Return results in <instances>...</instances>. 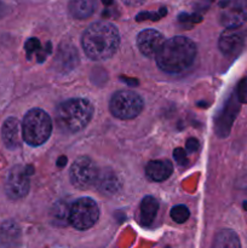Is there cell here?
<instances>
[{"mask_svg": "<svg viewBox=\"0 0 247 248\" xmlns=\"http://www.w3.org/2000/svg\"><path fill=\"white\" fill-rule=\"evenodd\" d=\"M120 44V34L114 24L96 22L84 31L81 45L87 57L92 61H104L116 52Z\"/></svg>", "mask_w": 247, "mask_h": 248, "instance_id": "obj_1", "label": "cell"}, {"mask_svg": "<svg viewBox=\"0 0 247 248\" xmlns=\"http://www.w3.org/2000/svg\"><path fill=\"white\" fill-rule=\"evenodd\" d=\"M196 45L186 36L177 35L165 41L155 56L157 67L166 73L176 74L188 69L196 57Z\"/></svg>", "mask_w": 247, "mask_h": 248, "instance_id": "obj_2", "label": "cell"}, {"mask_svg": "<svg viewBox=\"0 0 247 248\" xmlns=\"http://www.w3.org/2000/svg\"><path fill=\"white\" fill-rule=\"evenodd\" d=\"M93 106L87 99H67L56 109V123L64 132H79L89 125L93 116Z\"/></svg>", "mask_w": 247, "mask_h": 248, "instance_id": "obj_3", "label": "cell"}, {"mask_svg": "<svg viewBox=\"0 0 247 248\" xmlns=\"http://www.w3.org/2000/svg\"><path fill=\"white\" fill-rule=\"evenodd\" d=\"M52 132V120L43 109H31L22 121V137L27 144L38 147L50 138Z\"/></svg>", "mask_w": 247, "mask_h": 248, "instance_id": "obj_4", "label": "cell"}, {"mask_svg": "<svg viewBox=\"0 0 247 248\" xmlns=\"http://www.w3.org/2000/svg\"><path fill=\"white\" fill-rule=\"evenodd\" d=\"M144 102L142 97L130 90H121L113 94L109 103L111 115L120 120H131L137 118L143 110Z\"/></svg>", "mask_w": 247, "mask_h": 248, "instance_id": "obj_5", "label": "cell"}, {"mask_svg": "<svg viewBox=\"0 0 247 248\" xmlns=\"http://www.w3.org/2000/svg\"><path fill=\"white\" fill-rule=\"evenodd\" d=\"M99 218V207L91 198H80L70 206L69 224L77 230L93 227Z\"/></svg>", "mask_w": 247, "mask_h": 248, "instance_id": "obj_6", "label": "cell"}, {"mask_svg": "<svg viewBox=\"0 0 247 248\" xmlns=\"http://www.w3.org/2000/svg\"><path fill=\"white\" fill-rule=\"evenodd\" d=\"M98 176V167L89 156H79L75 159L69 170L70 182L80 190H86L96 186Z\"/></svg>", "mask_w": 247, "mask_h": 248, "instance_id": "obj_7", "label": "cell"}, {"mask_svg": "<svg viewBox=\"0 0 247 248\" xmlns=\"http://www.w3.org/2000/svg\"><path fill=\"white\" fill-rule=\"evenodd\" d=\"M219 22L225 28H239L247 21V0H222Z\"/></svg>", "mask_w": 247, "mask_h": 248, "instance_id": "obj_8", "label": "cell"}, {"mask_svg": "<svg viewBox=\"0 0 247 248\" xmlns=\"http://www.w3.org/2000/svg\"><path fill=\"white\" fill-rule=\"evenodd\" d=\"M29 174L28 167L15 166L10 171L7 176L6 184H5V190L7 196L12 200H21L24 196H27L29 191Z\"/></svg>", "mask_w": 247, "mask_h": 248, "instance_id": "obj_9", "label": "cell"}, {"mask_svg": "<svg viewBox=\"0 0 247 248\" xmlns=\"http://www.w3.org/2000/svg\"><path fill=\"white\" fill-rule=\"evenodd\" d=\"M247 31L242 28H227L219 36L218 46L225 56H235L244 48Z\"/></svg>", "mask_w": 247, "mask_h": 248, "instance_id": "obj_10", "label": "cell"}, {"mask_svg": "<svg viewBox=\"0 0 247 248\" xmlns=\"http://www.w3.org/2000/svg\"><path fill=\"white\" fill-rule=\"evenodd\" d=\"M240 110V102L236 93H232L224 104L216 119V132L219 137H227L232 130V125Z\"/></svg>", "mask_w": 247, "mask_h": 248, "instance_id": "obj_11", "label": "cell"}, {"mask_svg": "<svg viewBox=\"0 0 247 248\" xmlns=\"http://www.w3.org/2000/svg\"><path fill=\"white\" fill-rule=\"evenodd\" d=\"M165 38L160 31L155 29H145L142 31L137 36V46L140 53L147 57L156 56L165 44Z\"/></svg>", "mask_w": 247, "mask_h": 248, "instance_id": "obj_12", "label": "cell"}, {"mask_svg": "<svg viewBox=\"0 0 247 248\" xmlns=\"http://www.w3.org/2000/svg\"><path fill=\"white\" fill-rule=\"evenodd\" d=\"M1 138L5 147L14 150L21 145L22 142V124L18 119L9 118L4 121L1 127Z\"/></svg>", "mask_w": 247, "mask_h": 248, "instance_id": "obj_13", "label": "cell"}, {"mask_svg": "<svg viewBox=\"0 0 247 248\" xmlns=\"http://www.w3.org/2000/svg\"><path fill=\"white\" fill-rule=\"evenodd\" d=\"M173 172V165L170 160H153L148 162L145 173L154 182H164L170 178Z\"/></svg>", "mask_w": 247, "mask_h": 248, "instance_id": "obj_14", "label": "cell"}, {"mask_svg": "<svg viewBox=\"0 0 247 248\" xmlns=\"http://www.w3.org/2000/svg\"><path fill=\"white\" fill-rule=\"evenodd\" d=\"M96 186L104 195H115L120 190L121 183L119 181L118 176L114 172L99 171V176L96 182Z\"/></svg>", "mask_w": 247, "mask_h": 248, "instance_id": "obj_15", "label": "cell"}, {"mask_svg": "<svg viewBox=\"0 0 247 248\" xmlns=\"http://www.w3.org/2000/svg\"><path fill=\"white\" fill-rule=\"evenodd\" d=\"M159 211V202L153 196H145L140 202L139 212H140V223L144 227H149L154 222L155 217Z\"/></svg>", "mask_w": 247, "mask_h": 248, "instance_id": "obj_16", "label": "cell"}, {"mask_svg": "<svg viewBox=\"0 0 247 248\" xmlns=\"http://www.w3.org/2000/svg\"><path fill=\"white\" fill-rule=\"evenodd\" d=\"M96 6V0H70L69 12L74 18L84 19L93 14Z\"/></svg>", "mask_w": 247, "mask_h": 248, "instance_id": "obj_17", "label": "cell"}, {"mask_svg": "<svg viewBox=\"0 0 247 248\" xmlns=\"http://www.w3.org/2000/svg\"><path fill=\"white\" fill-rule=\"evenodd\" d=\"M211 248H241V242L234 230L223 229L216 234Z\"/></svg>", "mask_w": 247, "mask_h": 248, "instance_id": "obj_18", "label": "cell"}, {"mask_svg": "<svg viewBox=\"0 0 247 248\" xmlns=\"http://www.w3.org/2000/svg\"><path fill=\"white\" fill-rule=\"evenodd\" d=\"M170 216H171V218L174 220V222L178 223V224H182V223H185L186 220L189 219V217H190V212H189L186 206L177 205L171 208V211H170Z\"/></svg>", "mask_w": 247, "mask_h": 248, "instance_id": "obj_19", "label": "cell"}, {"mask_svg": "<svg viewBox=\"0 0 247 248\" xmlns=\"http://www.w3.org/2000/svg\"><path fill=\"white\" fill-rule=\"evenodd\" d=\"M235 93L240 103H247V74L240 80Z\"/></svg>", "mask_w": 247, "mask_h": 248, "instance_id": "obj_20", "label": "cell"}, {"mask_svg": "<svg viewBox=\"0 0 247 248\" xmlns=\"http://www.w3.org/2000/svg\"><path fill=\"white\" fill-rule=\"evenodd\" d=\"M166 15V9L160 10V14H155V12H142L137 16V21H142V19H159L161 16Z\"/></svg>", "mask_w": 247, "mask_h": 248, "instance_id": "obj_21", "label": "cell"}, {"mask_svg": "<svg viewBox=\"0 0 247 248\" xmlns=\"http://www.w3.org/2000/svg\"><path fill=\"white\" fill-rule=\"evenodd\" d=\"M173 156L174 160H176L179 165H185L186 162H188V157H186L185 152H184L182 148H177V149L174 150Z\"/></svg>", "mask_w": 247, "mask_h": 248, "instance_id": "obj_22", "label": "cell"}, {"mask_svg": "<svg viewBox=\"0 0 247 248\" xmlns=\"http://www.w3.org/2000/svg\"><path fill=\"white\" fill-rule=\"evenodd\" d=\"M39 48H40V43H39L38 39L31 38V39H29L28 41H27L26 50H27V52H28V56H31V53L34 52V51L39 50Z\"/></svg>", "mask_w": 247, "mask_h": 248, "instance_id": "obj_23", "label": "cell"}, {"mask_svg": "<svg viewBox=\"0 0 247 248\" xmlns=\"http://www.w3.org/2000/svg\"><path fill=\"white\" fill-rule=\"evenodd\" d=\"M199 147H200L199 140H195V138H190V140H188V142H186V148H188L189 150H191V152H196V150L199 149Z\"/></svg>", "mask_w": 247, "mask_h": 248, "instance_id": "obj_24", "label": "cell"}, {"mask_svg": "<svg viewBox=\"0 0 247 248\" xmlns=\"http://www.w3.org/2000/svg\"><path fill=\"white\" fill-rule=\"evenodd\" d=\"M123 1L124 4H126L127 6L136 7V6H140V5H143L147 0H123Z\"/></svg>", "mask_w": 247, "mask_h": 248, "instance_id": "obj_25", "label": "cell"}, {"mask_svg": "<svg viewBox=\"0 0 247 248\" xmlns=\"http://www.w3.org/2000/svg\"><path fill=\"white\" fill-rule=\"evenodd\" d=\"M65 162H67V157H65V156H61L60 159H58L57 164H58V166H60V167H63L65 165Z\"/></svg>", "mask_w": 247, "mask_h": 248, "instance_id": "obj_26", "label": "cell"}, {"mask_svg": "<svg viewBox=\"0 0 247 248\" xmlns=\"http://www.w3.org/2000/svg\"><path fill=\"white\" fill-rule=\"evenodd\" d=\"M102 1H103V4H106V5L113 4V0H102Z\"/></svg>", "mask_w": 247, "mask_h": 248, "instance_id": "obj_27", "label": "cell"}]
</instances>
